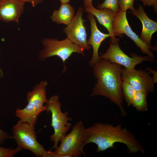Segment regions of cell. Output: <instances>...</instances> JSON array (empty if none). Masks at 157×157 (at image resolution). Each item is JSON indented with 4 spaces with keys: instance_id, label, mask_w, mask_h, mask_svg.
<instances>
[{
    "instance_id": "3957f363",
    "label": "cell",
    "mask_w": 157,
    "mask_h": 157,
    "mask_svg": "<svg viewBox=\"0 0 157 157\" xmlns=\"http://www.w3.org/2000/svg\"><path fill=\"white\" fill-rule=\"evenodd\" d=\"M48 83L42 81L34 86L31 91L26 94L28 104L23 109L18 108L15 112L16 116L22 121L35 126L38 116L42 112L47 111L46 105L48 99L46 97V88Z\"/></svg>"
},
{
    "instance_id": "8fae6325",
    "label": "cell",
    "mask_w": 157,
    "mask_h": 157,
    "mask_svg": "<svg viewBox=\"0 0 157 157\" xmlns=\"http://www.w3.org/2000/svg\"><path fill=\"white\" fill-rule=\"evenodd\" d=\"M121 79L131 84L136 91H141L147 94L154 91V81L148 71L135 68H122Z\"/></svg>"
},
{
    "instance_id": "5b68a950",
    "label": "cell",
    "mask_w": 157,
    "mask_h": 157,
    "mask_svg": "<svg viewBox=\"0 0 157 157\" xmlns=\"http://www.w3.org/2000/svg\"><path fill=\"white\" fill-rule=\"evenodd\" d=\"M57 95L50 97L46 103L47 112H50L51 114V126L54 130L53 133L50 136V140L54 142L52 148L55 150L58 148V144L62 139L66 135V133L71 128V124L69 121H72L71 117L67 115L68 111L63 112L61 110V103Z\"/></svg>"
},
{
    "instance_id": "d4e9b609",
    "label": "cell",
    "mask_w": 157,
    "mask_h": 157,
    "mask_svg": "<svg viewBox=\"0 0 157 157\" xmlns=\"http://www.w3.org/2000/svg\"><path fill=\"white\" fill-rule=\"evenodd\" d=\"M24 3L28 2L32 6L35 7L37 6L38 5L41 3L43 1V0H20Z\"/></svg>"
},
{
    "instance_id": "7c38bea8",
    "label": "cell",
    "mask_w": 157,
    "mask_h": 157,
    "mask_svg": "<svg viewBox=\"0 0 157 157\" xmlns=\"http://www.w3.org/2000/svg\"><path fill=\"white\" fill-rule=\"evenodd\" d=\"M87 13V18L90 22L91 30V35L87 40V43L89 46H91L93 49L92 57L89 63L92 67L100 59L98 51L102 42L110 36L109 33L101 32L97 26L94 16L90 13Z\"/></svg>"
},
{
    "instance_id": "e0dca14e",
    "label": "cell",
    "mask_w": 157,
    "mask_h": 157,
    "mask_svg": "<svg viewBox=\"0 0 157 157\" xmlns=\"http://www.w3.org/2000/svg\"><path fill=\"white\" fill-rule=\"evenodd\" d=\"M147 94L142 92H136L133 98L131 105L135 108L138 112L147 110Z\"/></svg>"
},
{
    "instance_id": "6da1fadb",
    "label": "cell",
    "mask_w": 157,
    "mask_h": 157,
    "mask_svg": "<svg viewBox=\"0 0 157 157\" xmlns=\"http://www.w3.org/2000/svg\"><path fill=\"white\" fill-rule=\"evenodd\" d=\"M121 67L105 59H100L93 65L92 73L97 82L90 96L100 95L108 98L118 106L122 115L125 116L126 113L123 106Z\"/></svg>"
},
{
    "instance_id": "9a60e30c",
    "label": "cell",
    "mask_w": 157,
    "mask_h": 157,
    "mask_svg": "<svg viewBox=\"0 0 157 157\" xmlns=\"http://www.w3.org/2000/svg\"><path fill=\"white\" fill-rule=\"evenodd\" d=\"M132 14L141 21L142 26L140 39L149 47L152 35L157 31V22L150 19L145 12L143 6L139 5L138 9L131 11Z\"/></svg>"
},
{
    "instance_id": "83f0119b",
    "label": "cell",
    "mask_w": 157,
    "mask_h": 157,
    "mask_svg": "<svg viewBox=\"0 0 157 157\" xmlns=\"http://www.w3.org/2000/svg\"><path fill=\"white\" fill-rule=\"evenodd\" d=\"M61 3H69L70 0H60Z\"/></svg>"
},
{
    "instance_id": "30bf717a",
    "label": "cell",
    "mask_w": 157,
    "mask_h": 157,
    "mask_svg": "<svg viewBox=\"0 0 157 157\" xmlns=\"http://www.w3.org/2000/svg\"><path fill=\"white\" fill-rule=\"evenodd\" d=\"M113 27L115 36L122 37L123 34H125L134 42L143 53L147 54L151 58H154L153 53L151 51V49L155 50L154 48L147 45L132 30L127 19L126 12L119 10L115 16Z\"/></svg>"
},
{
    "instance_id": "4316f807",
    "label": "cell",
    "mask_w": 157,
    "mask_h": 157,
    "mask_svg": "<svg viewBox=\"0 0 157 157\" xmlns=\"http://www.w3.org/2000/svg\"><path fill=\"white\" fill-rule=\"evenodd\" d=\"M92 0H83L84 8H88L92 6Z\"/></svg>"
},
{
    "instance_id": "d6986e66",
    "label": "cell",
    "mask_w": 157,
    "mask_h": 157,
    "mask_svg": "<svg viewBox=\"0 0 157 157\" xmlns=\"http://www.w3.org/2000/svg\"><path fill=\"white\" fill-rule=\"evenodd\" d=\"M104 8L109 9L116 14L119 11L118 0H105L102 3L98 4L97 9Z\"/></svg>"
},
{
    "instance_id": "7402d4cb",
    "label": "cell",
    "mask_w": 157,
    "mask_h": 157,
    "mask_svg": "<svg viewBox=\"0 0 157 157\" xmlns=\"http://www.w3.org/2000/svg\"><path fill=\"white\" fill-rule=\"evenodd\" d=\"M8 139H13L12 136L0 129V145L3 144Z\"/></svg>"
},
{
    "instance_id": "f1b7e54d",
    "label": "cell",
    "mask_w": 157,
    "mask_h": 157,
    "mask_svg": "<svg viewBox=\"0 0 157 157\" xmlns=\"http://www.w3.org/2000/svg\"><path fill=\"white\" fill-rule=\"evenodd\" d=\"M3 76V73L2 70L0 69V77L1 78Z\"/></svg>"
},
{
    "instance_id": "7a4b0ae2",
    "label": "cell",
    "mask_w": 157,
    "mask_h": 157,
    "mask_svg": "<svg viewBox=\"0 0 157 157\" xmlns=\"http://www.w3.org/2000/svg\"><path fill=\"white\" fill-rule=\"evenodd\" d=\"M87 144L92 142L97 148L96 152H100L107 149L115 148V144L122 143L126 146L130 154L145 151L142 144L135 135L121 124L114 126L108 123H96L86 128Z\"/></svg>"
},
{
    "instance_id": "ac0fdd59",
    "label": "cell",
    "mask_w": 157,
    "mask_h": 157,
    "mask_svg": "<svg viewBox=\"0 0 157 157\" xmlns=\"http://www.w3.org/2000/svg\"><path fill=\"white\" fill-rule=\"evenodd\" d=\"M122 88L124 98L127 106L131 105L132 101L136 91L133 87L128 82L122 81Z\"/></svg>"
},
{
    "instance_id": "4fadbf2b",
    "label": "cell",
    "mask_w": 157,
    "mask_h": 157,
    "mask_svg": "<svg viewBox=\"0 0 157 157\" xmlns=\"http://www.w3.org/2000/svg\"><path fill=\"white\" fill-rule=\"evenodd\" d=\"M25 3L20 0H0V21L18 23Z\"/></svg>"
},
{
    "instance_id": "ba28073f",
    "label": "cell",
    "mask_w": 157,
    "mask_h": 157,
    "mask_svg": "<svg viewBox=\"0 0 157 157\" xmlns=\"http://www.w3.org/2000/svg\"><path fill=\"white\" fill-rule=\"evenodd\" d=\"M131 55V57L123 51L119 47V41L112 42L110 41L108 48L100 56V58L107 59L112 63L123 65L125 68L128 69L135 68L137 65L141 64L144 61H155L154 58L148 56H142L134 53Z\"/></svg>"
},
{
    "instance_id": "484cf974",
    "label": "cell",
    "mask_w": 157,
    "mask_h": 157,
    "mask_svg": "<svg viewBox=\"0 0 157 157\" xmlns=\"http://www.w3.org/2000/svg\"><path fill=\"white\" fill-rule=\"evenodd\" d=\"M147 71L149 72L150 74H151L153 75L152 78L155 83H156L157 82V72L154 70L150 67H147L146 68Z\"/></svg>"
},
{
    "instance_id": "ffe728a7",
    "label": "cell",
    "mask_w": 157,
    "mask_h": 157,
    "mask_svg": "<svg viewBox=\"0 0 157 157\" xmlns=\"http://www.w3.org/2000/svg\"><path fill=\"white\" fill-rule=\"evenodd\" d=\"M22 149L17 146L15 148L12 147L4 148L0 147V157H13Z\"/></svg>"
},
{
    "instance_id": "8992f818",
    "label": "cell",
    "mask_w": 157,
    "mask_h": 157,
    "mask_svg": "<svg viewBox=\"0 0 157 157\" xmlns=\"http://www.w3.org/2000/svg\"><path fill=\"white\" fill-rule=\"evenodd\" d=\"M60 144L55 150L57 154L67 157H76L85 154L84 146L87 144L86 128L80 120L74 125L70 133L60 141Z\"/></svg>"
},
{
    "instance_id": "9c48e42d",
    "label": "cell",
    "mask_w": 157,
    "mask_h": 157,
    "mask_svg": "<svg viewBox=\"0 0 157 157\" xmlns=\"http://www.w3.org/2000/svg\"><path fill=\"white\" fill-rule=\"evenodd\" d=\"M84 11L83 7L78 8L76 14L63 31L67 38L85 51L90 50L91 47L87 43V33L84 24L86 20L82 17Z\"/></svg>"
},
{
    "instance_id": "603a6c76",
    "label": "cell",
    "mask_w": 157,
    "mask_h": 157,
    "mask_svg": "<svg viewBox=\"0 0 157 157\" xmlns=\"http://www.w3.org/2000/svg\"><path fill=\"white\" fill-rule=\"evenodd\" d=\"M143 3L144 6H152L155 12L157 13V0H140Z\"/></svg>"
},
{
    "instance_id": "2e32d148",
    "label": "cell",
    "mask_w": 157,
    "mask_h": 157,
    "mask_svg": "<svg viewBox=\"0 0 157 157\" xmlns=\"http://www.w3.org/2000/svg\"><path fill=\"white\" fill-rule=\"evenodd\" d=\"M75 12L74 8L69 3H61L59 8L53 11L50 18L54 22L67 25L73 17Z\"/></svg>"
},
{
    "instance_id": "5bb4252c",
    "label": "cell",
    "mask_w": 157,
    "mask_h": 157,
    "mask_svg": "<svg viewBox=\"0 0 157 157\" xmlns=\"http://www.w3.org/2000/svg\"><path fill=\"white\" fill-rule=\"evenodd\" d=\"M84 10L87 13H90L95 16L99 24L106 29L110 36V42H115L119 41V39L115 37L114 32L113 22L115 14L113 11L106 8L98 9L93 6L84 8Z\"/></svg>"
},
{
    "instance_id": "cb8c5ba5",
    "label": "cell",
    "mask_w": 157,
    "mask_h": 157,
    "mask_svg": "<svg viewBox=\"0 0 157 157\" xmlns=\"http://www.w3.org/2000/svg\"><path fill=\"white\" fill-rule=\"evenodd\" d=\"M42 157H67L66 156L57 154L55 151L45 150L42 156Z\"/></svg>"
},
{
    "instance_id": "44dd1931",
    "label": "cell",
    "mask_w": 157,
    "mask_h": 157,
    "mask_svg": "<svg viewBox=\"0 0 157 157\" xmlns=\"http://www.w3.org/2000/svg\"><path fill=\"white\" fill-rule=\"evenodd\" d=\"M135 0H118V5L119 10L124 12H126L129 9L131 11L135 9L133 3Z\"/></svg>"
},
{
    "instance_id": "52a82bcc",
    "label": "cell",
    "mask_w": 157,
    "mask_h": 157,
    "mask_svg": "<svg viewBox=\"0 0 157 157\" xmlns=\"http://www.w3.org/2000/svg\"><path fill=\"white\" fill-rule=\"evenodd\" d=\"M12 132L13 139L17 146L29 150L37 157H42L45 150L37 140L35 126L19 120L13 127Z\"/></svg>"
},
{
    "instance_id": "277c9868",
    "label": "cell",
    "mask_w": 157,
    "mask_h": 157,
    "mask_svg": "<svg viewBox=\"0 0 157 157\" xmlns=\"http://www.w3.org/2000/svg\"><path fill=\"white\" fill-rule=\"evenodd\" d=\"M41 43L43 48L39 53V60L44 61L50 57L57 56L63 62L64 72L66 70L65 62L73 53H77L83 56L85 55L82 49L67 38L62 40L53 38H44L42 39Z\"/></svg>"
}]
</instances>
